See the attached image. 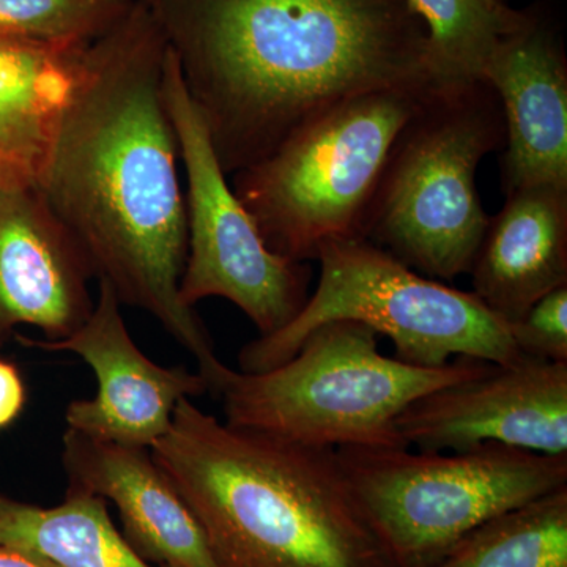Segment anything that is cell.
I'll return each mask as SVG.
<instances>
[{
    "instance_id": "6da1fadb",
    "label": "cell",
    "mask_w": 567,
    "mask_h": 567,
    "mask_svg": "<svg viewBox=\"0 0 567 567\" xmlns=\"http://www.w3.org/2000/svg\"><path fill=\"white\" fill-rule=\"evenodd\" d=\"M166 51L144 3L89 44L39 189L93 278L194 354L212 393L226 364L181 298L188 230L181 153L164 102Z\"/></svg>"
},
{
    "instance_id": "7a4b0ae2",
    "label": "cell",
    "mask_w": 567,
    "mask_h": 567,
    "mask_svg": "<svg viewBox=\"0 0 567 567\" xmlns=\"http://www.w3.org/2000/svg\"><path fill=\"white\" fill-rule=\"evenodd\" d=\"M224 173L262 162L336 104L439 84L410 0H142Z\"/></svg>"
},
{
    "instance_id": "3957f363",
    "label": "cell",
    "mask_w": 567,
    "mask_h": 567,
    "mask_svg": "<svg viewBox=\"0 0 567 567\" xmlns=\"http://www.w3.org/2000/svg\"><path fill=\"white\" fill-rule=\"evenodd\" d=\"M151 453L218 567H394L336 450L221 423L185 398Z\"/></svg>"
},
{
    "instance_id": "277c9868",
    "label": "cell",
    "mask_w": 567,
    "mask_h": 567,
    "mask_svg": "<svg viewBox=\"0 0 567 567\" xmlns=\"http://www.w3.org/2000/svg\"><path fill=\"white\" fill-rule=\"evenodd\" d=\"M379 336L363 323L336 320L312 330L270 371L226 365L213 388L226 423L328 450L406 447L394 425L406 406L492 364L458 357L421 368L380 353Z\"/></svg>"
},
{
    "instance_id": "5b68a950",
    "label": "cell",
    "mask_w": 567,
    "mask_h": 567,
    "mask_svg": "<svg viewBox=\"0 0 567 567\" xmlns=\"http://www.w3.org/2000/svg\"><path fill=\"white\" fill-rule=\"evenodd\" d=\"M435 85L382 89L346 100L262 162L235 173V196L268 249L306 264L334 241L365 240L395 141Z\"/></svg>"
},
{
    "instance_id": "8992f818",
    "label": "cell",
    "mask_w": 567,
    "mask_h": 567,
    "mask_svg": "<svg viewBox=\"0 0 567 567\" xmlns=\"http://www.w3.org/2000/svg\"><path fill=\"white\" fill-rule=\"evenodd\" d=\"M505 142L491 84H436L395 141L365 240L436 281L470 274L491 219L477 193V167Z\"/></svg>"
},
{
    "instance_id": "52a82bcc",
    "label": "cell",
    "mask_w": 567,
    "mask_h": 567,
    "mask_svg": "<svg viewBox=\"0 0 567 567\" xmlns=\"http://www.w3.org/2000/svg\"><path fill=\"white\" fill-rule=\"evenodd\" d=\"M315 293L281 330L259 336L238 353L241 372L270 371L293 357L320 324L352 320L386 336L395 358L421 368H442L451 357L492 364L524 357L509 324L473 292L427 278L368 240L334 241L320 249Z\"/></svg>"
},
{
    "instance_id": "ba28073f",
    "label": "cell",
    "mask_w": 567,
    "mask_h": 567,
    "mask_svg": "<svg viewBox=\"0 0 567 567\" xmlns=\"http://www.w3.org/2000/svg\"><path fill=\"white\" fill-rule=\"evenodd\" d=\"M394 567H429L492 518L567 486V454L484 443L456 453L336 450Z\"/></svg>"
},
{
    "instance_id": "9c48e42d",
    "label": "cell",
    "mask_w": 567,
    "mask_h": 567,
    "mask_svg": "<svg viewBox=\"0 0 567 567\" xmlns=\"http://www.w3.org/2000/svg\"><path fill=\"white\" fill-rule=\"evenodd\" d=\"M163 92L188 183L182 301L194 308L205 298H224L256 324L260 336L275 333L308 301L311 268L278 256L265 245L251 215L227 182L169 44Z\"/></svg>"
},
{
    "instance_id": "30bf717a",
    "label": "cell",
    "mask_w": 567,
    "mask_h": 567,
    "mask_svg": "<svg viewBox=\"0 0 567 567\" xmlns=\"http://www.w3.org/2000/svg\"><path fill=\"white\" fill-rule=\"evenodd\" d=\"M406 447L456 453L484 443L567 454V363L522 357L432 391L395 420Z\"/></svg>"
},
{
    "instance_id": "8fae6325",
    "label": "cell",
    "mask_w": 567,
    "mask_h": 567,
    "mask_svg": "<svg viewBox=\"0 0 567 567\" xmlns=\"http://www.w3.org/2000/svg\"><path fill=\"white\" fill-rule=\"evenodd\" d=\"M121 309L110 282L99 281L92 315L73 334L62 341L25 344L78 354L96 377V394L66 406V429L151 450L169 431L178 402L210 390L199 372L183 365L164 368L145 357L128 333Z\"/></svg>"
},
{
    "instance_id": "7c38bea8",
    "label": "cell",
    "mask_w": 567,
    "mask_h": 567,
    "mask_svg": "<svg viewBox=\"0 0 567 567\" xmlns=\"http://www.w3.org/2000/svg\"><path fill=\"white\" fill-rule=\"evenodd\" d=\"M483 80L505 117L503 193L539 183L567 186V59L547 11L525 10L495 48Z\"/></svg>"
},
{
    "instance_id": "4fadbf2b",
    "label": "cell",
    "mask_w": 567,
    "mask_h": 567,
    "mask_svg": "<svg viewBox=\"0 0 567 567\" xmlns=\"http://www.w3.org/2000/svg\"><path fill=\"white\" fill-rule=\"evenodd\" d=\"M92 268L40 189H0V342L20 324L73 334L93 305Z\"/></svg>"
},
{
    "instance_id": "5bb4252c",
    "label": "cell",
    "mask_w": 567,
    "mask_h": 567,
    "mask_svg": "<svg viewBox=\"0 0 567 567\" xmlns=\"http://www.w3.org/2000/svg\"><path fill=\"white\" fill-rule=\"evenodd\" d=\"M62 465L69 486L117 507L123 536L156 567H218L207 537L151 450L66 429Z\"/></svg>"
},
{
    "instance_id": "9a60e30c",
    "label": "cell",
    "mask_w": 567,
    "mask_h": 567,
    "mask_svg": "<svg viewBox=\"0 0 567 567\" xmlns=\"http://www.w3.org/2000/svg\"><path fill=\"white\" fill-rule=\"evenodd\" d=\"M468 275L477 300L506 323L567 286V186L539 183L507 193Z\"/></svg>"
},
{
    "instance_id": "2e32d148",
    "label": "cell",
    "mask_w": 567,
    "mask_h": 567,
    "mask_svg": "<svg viewBox=\"0 0 567 567\" xmlns=\"http://www.w3.org/2000/svg\"><path fill=\"white\" fill-rule=\"evenodd\" d=\"M87 47L0 40V189L40 188Z\"/></svg>"
},
{
    "instance_id": "e0dca14e",
    "label": "cell",
    "mask_w": 567,
    "mask_h": 567,
    "mask_svg": "<svg viewBox=\"0 0 567 567\" xmlns=\"http://www.w3.org/2000/svg\"><path fill=\"white\" fill-rule=\"evenodd\" d=\"M0 550L48 567H156L114 527L106 499L74 488L51 507L0 495Z\"/></svg>"
},
{
    "instance_id": "ac0fdd59",
    "label": "cell",
    "mask_w": 567,
    "mask_h": 567,
    "mask_svg": "<svg viewBox=\"0 0 567 567\" xmlns=\"http://www.w3.org/2000/svg\"><path fill=\"white\" fill-rule=\"evenodd\" d=\"M429 567H567V486L492 518Z\"/></svg>"
},
{
    "instance_id": "d6986e66",
    "label": "cell",
    "mask_w": 567,
    "mask_h": 567,
    "mask_svg": "<svg viewBox=\"0 0 567 567\" xmlns=\"http://www.w3.org/2000/svg\"><path fill=\"white\" fill-rule=\"evenodd\" d=\"M429 32V61L439 84L483 80L495 48L525 10L502 0H410Z\"/></svg>"
},
{
    "instance_id": "ffe728a7",
    "label": "cell",
    "mask_w": 567,
    "mask_h": 567,
    "mask_svg": "<svg viewBox=\"0 0 567 567\" xmlns=\"http://www.w3.org/2000/svg\"><path fill=\"white\" fill-rule=\"evenodd\" d=\"M130 9L128 0H0V40L87 47Z\"/></svg>"
},
{
    "instance_id": "44dd1931",
    "label": "cell",
    "mask_w": 567,
    "mask_h": 567,
    "mask_svg": "<svg viewBox=\"0 0 567 567\" xmlns=\"http://www.w3.org/2000/svg\"><path fill=\"white\" fill-rule=\"evenodd\" d=\"M509 324L518 352L539 360L567 363V286L537 300Z\"/></svg>"
},
{
    "instance_id": "7402d4cb",
    "label": "cell",
    "mask_w": 567,
    "mask_h": 567,
    "mask_svg": "<svg viewBox=\"0 0 567 567\" xmlns=\"http://www.w3.org/2000/svg\"><path fill=\"white\" fill-rule=\"evenodd\" d=\"M25 404V386L13 364L0 360V429L13 423Z\"/></svg>"
},
{
    "instance_id": "603a6c76",
    "label": "cell",
    "mask_w": 567,
    "mask_h": 567,
    "mask_svg": "<svg viewBox=\"0 0 567 567\" xmlns=\"http://www.w3.org/2000/svg\"><path fill=\"white\" fill-rule=\"evenodd\" d=\"M0 567H48L13 551L0 550Z\"/></svg>"
},
{
    "instance_id": "cb8c5ba5",
    "label": "cell",
    "mask_w": 567,
    "mask_h": 567,
    "mask_svg": "<svg viewBox=\"0 0 567 567\" xmlns=\"http://www.w3.org/2000/svg\"><path fill=\"white\" fill-rule=\"evenodd\" d=\"M502 2H506V0H502Z\"/></svg>"
}]
</instances>
